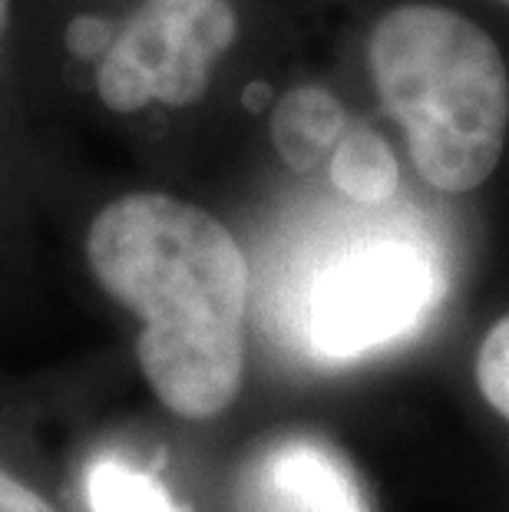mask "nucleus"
Instances as JSON below:
<instances>
[{
	"instance_id": "0eeeda50",
	"label": "nucleus",
	"mask_w": 509,
	"mask_h": 512,
	"mask_svg": "<svg viewBox=\"0 0 509 512\" xmlns=\"http://www.w3.org/2000/svg\"><path fill=\"white\" fill-rule=\"evenodd\" d=\"M331 179L334 185L361 205H381L397 192L400 166L394 149L381 133L357 123L348 126L331 152Z\"/></svg>"
},
{
	"instance_id": "6e6552de",
	"label": "nucleus",
	"mask_w": 509,
	"mask_h": 512,
	"mask_svg": "<svg viewBox=\"0 0 509 512\" xmlns=\"http://www.w3.org/2000/svg\"><path fill=\"white\" fill-rule=\"evenodd\" d=\"M86 499H90V512H182L166 486L113 456H103L90 466Z\"/></svg>"
},
{
	"instance_id": "39448f33",
	"label": "nucleus",
	"mask_w": 509,
	"mask_h": 512,
	"mask_svg": "<svg viewBox=\"0 0 509 512\" xmlns=\"http://www.w3.org/2000/svg\"><path fill=\"white\" fill-rule=\"evenodd\" d=\"M255 512H367L357 476L331 446L305 437L275 443L248 476Z\"/></svg>"
},
{
	"instance_id": "7ed1b4c3",
	"label": "nucleus",
	"mask_w": 509,
	"mask_h": 512,
	"mask_svg": "<svg viewBox=\"0 0 509 512\" xmlns=\"http://www.w3.org/2000/svg\"><path fill=\"white\" fill-rule=\"evenodd\" d=\"M440 298L427 252L404 238H377L331 261L308 298L311 347L328 361H351L407 337Z\"/></svg>"
},
{
	"instance_id": "9b49d317",
	"label": "nucleus",
	"mask_w": 509,
	"mask_h": 512,
	"mask_svg": "<svg viewBox=\"0 0 509 512\" xmlns=\"http://www.w3.org/2000/svg\"><path fill=\"white\" fill-rule=\"evenodd\" d=\"M7 17H10V0H0V34L7 27Z\"/></svg>"
},
{
	"instance_id": "1a4fd4ad",
	"label": "nucleus",
	"mask_w": 509,
	"mask_h": 512,
	"mask_svg": "<svg viewBox=\"0 0 509 512\" xmlns=\"http://www.w3.org/2000/svg\"><path fill=\"white\" fill-rule=\"evenodd\" d=\"M476 384L490 407L509 420V318L483 337L480 357H476Z\"/></svg>"
},
{
	"instance_id": "f03ea898",
	"label": "nucleus",
	"mask_w": 509,
	"mask_h": 512,
	"mask_svg": "<svg viewBox=\"0 0 509 512\" xmlns=\"http://www.w3.org/2000/svg\"><path fill=\"white\" fill-rule=\"evenodd\" d=\"M374 86L407 129L410 159L440 192H470L493 176L509 123V76L500 47L470 17L404 4L371 34Z\"/></svg>"
},
{
	"instance_id": "f8f14e48",
	"label": "nucleus",
	"mask_w": 509,
	"mask_h": 512,
	"mask_svg": "<svg viewBox=\"0 0 509 512\" xmlns=\"http://www.w3.org/2000/svg\"><path fill=\"white\" fill-rule=\"evenodd\" d=\"M503 4H509V0H503Z\"/></svg>"
},
{
	"instance_id": "423d86ee",
	"label": "nucleus",
	"mask_w": 509,
	"mask_h": 512,
	"mask_svg": "<svg viewBox=\"0 0 509 512\" xmlns=\"http://www.w3.org/2000/svg\"><path fill=\"white\" fill-rule=\"evenodd\" d=\"M344 129L348 119L341 103L318 86H298L285 93L272 113V143L298 172H311L324 156H331Z\"/></svg>"
},
{
	"instance_id": "f257e3e1",
	"label": "nucleus",
	"mask_w": 509,
	"mask_h": 512,
	"mask_svg": "<svg viewBox=\"0 0 509 512\" xmlns=\"http://www.w3.org/2000/svg\"><path fill=\"white\" fill-rule=\"evenodd\" d=\"M86 261L143 318L136 357L162 407L219 417L245 374L248 265L229 228L192 202L133 192L93 219Z\"/></svg>"
},
{
	"instance_id": "9d476101",
	"label": "nucleus",
	"mask_w": 509,
	"mask_h": 512,
	"mask_svg": "<svg viewBox=\"0 0 509 512\" xmlns=\"http://www.w3.org/2000/svg\"><path fill=\"white\" fill-rule=\"evenodd\" d=\"M0 512H57V509L0 466Z\"/></svg>"
},
{
	"instance_id": "20e7f679",
	"label": "nucleus",
	"mask_w": 509,
	"mask_h": 512,
	"mask_svg": "<svg viewBox=\"0 0 509 512\" xmlns=\"http://www.w3.org/2000/svg\"><path fill=\"white\" fill-rule=\"evenodd\" d=\"M235 34L229 0H146L100 57V100L113 113L196 103Z\"/></svg>"
}]
</instances>
